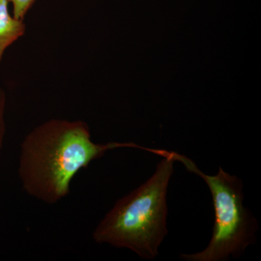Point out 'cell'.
Instances as JSON below:
<instances>
[{"label":"cell","mask_w":261,"mask_h":261,"mask_svg":"<svg viewBox=\"0 0 261 261\" xmlns=\"http://www.w3.org/2000/svg\"><path fill=\"white\" fill-rule=\"evenodd\" d=\"M146 147L134 142L96 144L82 121L51 119L34 128L20 145L18 175L31 197L54 204L69 194L70 184L81 170L108 150Z\"/></svg>","instance_id":"cell-1"},{"label":"cell","mask_w":261,"mask_h":261,"mask_svg":"<svg viewBox=\"0 0 261 261\" xmlns=\"http://www.w3.org/2000/svg\"><path fill=\"white\" fill-rule=\"evenodd\" d=\"M148 152L162 158L153 175L117 201L92 236L95 243L128 249L141 258L153 260L168 233L166 197L176 161L172 151L149 148Z\"/></svg>","instance_id":"cell-2"},{"label":"cell","mask_w":261,"mask_h":261,"mask_svg":"<svg viewBox=\"0 0 261 261\" xmlns=\"http://www.w3.org/2000/svg\"><path fill=\"white\" fill-rule=\"evenodd\" d=\"M175 161L205 181L210 190L215 212L212 238L202 251L181 254L187 261H224L239 257L255 243L258 223L243 204V183L221 167L214 176L205 174L191 159L173 152Z\"/></svg>","instance_id":"cell-3"},{"label":"cell","mask_w":261,"mask_h":261,"mask_svg":"<svg viewBox=\"0 0 261 261\" xmlns=\"http://www.w3.org/2000/svg\"><path fill=\"white\" fill-rule=\"evenodd\" d=\"M8 0H0V63L5 51L25 33L23 20L12 16Z\"/></svg>","instance_id":"cell-4"},{"label":"cell","mask_w":261,"mask_h":261,"mask_svg":"<svg viewBox=\"0 0 261 261\" xmlns=\"http://www.w3.org/2000/svg\"><path fill=\"white\" fill-rule=\"evenodd\" d=\"M37 0H8L13 5V16L19 20H23L29 10Z\"/></svg>","instance_id":"cell-5"},{"label":"cell","mask_w":261,"mask_h":261,"mask_svg":"<svg viewBox=\"0 0 261 261\" xmlns=\"http://www.w3.org/2000/svg\"><path fill=\"white\" fill-rule=\"evenodd\" d=\"M6 94L0 87V151L4 144L6 125H5V109H6Z\"/></svg>","instance_id":"cell-6"}]
</instances>
